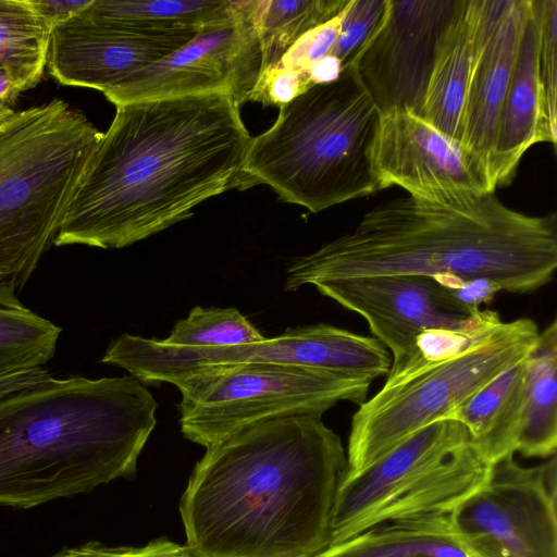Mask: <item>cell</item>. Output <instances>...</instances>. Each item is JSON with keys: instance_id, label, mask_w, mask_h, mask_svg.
I'll return each instance as SVG.
<instances>
[{"instance_id": "33", "label": "cell", "mask_w": 557, "mask_h": 557, "mask_svg": "<svg viewBox=\"0 0 557 557\" xmlns=\"http://www.w3.org/2000/svg\"><path fill=\"white\" fill-rule=\"evenodd\" d=\"M132 547L107 546L99 542H88L83 545L64 548L51 557H123Z\"/></svg>"}, {"instance_id": "9", "label": "cell", "mask_w": 557, "mask_h": 557, "mask_svg": "<svg viewBox=\"0 0 557 557\" xmlns=\"http://www.w3.org/2000/svg\"><path fill=\"white\" fill-rule=\"evenodd\" d=\"M101 361L125 369L143 384L172 383L201 367L235 363L305 367L373 382L388 374L392 357L373 336L319 323L290 327L253 344L210 348H181L122 334L110 343Z\"/></svg>"}, {"instance_id": "19", "label": "cell", "mask_w": 557, "mask_h": 557, "mask_svg": "<svg viewBox=\"0 0 557 557\" xmlns=\"http://www.w3.org/2000/svg\"><path fill=\"white\" fill-rule=\"evenodd\" d=\"M478 45L479 0H458L440 38L419 115L459 143Z\"/></svg>"}, {"instance_id": "3", "label": "cell", "mask_w": 557, "mask_h": 557, "mask_svg": "<svg viewBox=\"0 0 557 557\" xmlns=\"http://www.w3.org/2000/svg\"><path fill=\"white\" fill-rule=\"evenodd\" d=\"M557 268V218L505 206L495 193L441 205L413 197L384 202L348 233L297 258L285 290L388 274L483 278L524 294L548 284Z\"/></svg>"}, {"instance_id": "26", "label": "cell", "mask_w": 557, "mask_h": 557, "mask_svg": "<svg viewBox=\"0 0 557 557\" xmlns=\"http://www.w3.org/2000/svg\"><path fill=\"white\" fill-rule=\"evenodd\" d=\"M348 2L349 0H262L258 15L263 55L262 74L275 69L299 38L338 15Z\"/></svg>"}, {"instance_id": "29", "label": "cell", "mask_w": 557, "mask_h": 557, "mask_svg": "<svg viewBox=\"0 0 557 557\" xmlns=\"http://www.w3.org/2000/svg\"><path fill=\"white\" fill-rule=\"evenodd\" d=\"M389 0H349L344 10L339 35L332 51L343 69L357 60L382 27Z\"/></svg>"}, {"instance_id": "1", "label": "cell", "mask_w": 557, "mask_h": 557, "mask_svg": "<svg viewBox=\"0 0 557 557\" xmlns=\"http://www.w3.org/2000/svg\"><path fill=\"white\" fill-rule=\"evenodd\" d=\"M115 115L62 214L53 244L123 248L253 186L251 136L221 92L132 101Z\"/></svg>"}, {"instance_id": "17", "label": "cell", "mask_w": 557, "mask_h": 557, "mask_svg": "<svg viewBox=\"0 0 557 557\" xmlns=\"http://www.w3.org/2000/svg\"><path fill=\"white\" fill-rule=\"evenodd\" d=\"M469 442L468 431L461 422L438 419L363 471L355 475L344 474L335 496L327 546L357 535L366 517L404 479Z\"/></svg>"}, {"instance_id": "32", "label": "cell", "mask_w": 557, "mask_h": 557, "mask_svg": "<svg viewBox=\"0 0 557 557\" xmlns=\"http://www.w3.org/2000/svg\"><path fill=\"white\" fill-rule=\"evenodd\" d=\"M123 557H193L186 546H181L166 539L149 542L143 547H132Z\"/></svg>"}, {"instance_id": "4", "label": "cell", "mask_w": 557, "mask_h": 557, "mask_svg": "<svg viewBox=\"0 0 557 557\" xmlns=\"http://www.w3.org/2000/svg\"><path fill=\"white\" fill-rule=\"evenodd\" d=\"M158 404L133 376L49 382L0 403V507L30 508L135 473Z\"/></svg>"}, {"instance_id": "36", "label": "cell", "mask_w": 557, "mask_h": 557, "mask_svg": "<svg viewBox=\"0 0 557 557\" xmlns=\"http://www.w3.org/2000/svg\"><path fill=\"white\" fill-rule=\"evenodd\" d=\"M13 113H14V110H12L11 108L0 104V121L7 119L8 116H10Z\"/></svg>"}, {"instance_id": "28", "label": "cell", "mask_w": 557, "mask_h": 557, "mask_svg": "<svg viewBox=\"0 0 557 557\" xmlns=\"http://www.w3.org/2000/svg\"><path fill=\"white\" fill-rule=\"evenodd\" d=\"M536 24V65L544 120L552 144L557 139V0H530Z\"/></svg>"}, {"instance_id": "34", "label": "cell", "mask_w": 557, "mask_h": 557, "mask_svg": "<svg viewBox=\"0 0 557 557\" xmlns=\"http://www.w3.org/2000/svg\"><path fill=\"white\" fill-rule=\"evenodd\" d=\"M27 85L12 71L0 67V104L11 108Z\"/></svg>"}, {"instance_id": "10", "label": "cell", "mask_w": 557, "mask_h": 557, "mask_svg": "<svg viewBox=\"0 0 557 557\" xmlns=\"http://www.w3.org/2000/svg\"><path fill=\"white\" fill-rule=\"evenodd\" d=\"M261 0L233 1L224 17L206 24L184 46L106 94L114 106L150 99L221 92L240 107L262 74L258 29Z\"/></svg>"}, {"instance_id": "6", "label": "cell", "mask_w": 557, "mask_h": 557, "mask_svg": "<svg viewBox=\"0 0 557 557\" xmlns=\"http://www.w3.org/2000/svg\"><path fill=\"white\" fill-rule=\"evenodd\" d=\"M102 135L61 99L0 121V286L23 289Z\"/></svg>"}, {"instance_id": "12", "label": "cell", "mask_w": 557, "mask_h": 557, "mask_svg": "<svg viewBox=\"0 0 557 557\" xmlns=\"http://www.w3.org/2000/svg\"><path fill=\"white\" fill-rule=\"evenodd\" d=\"M314 287L366 320L373 337L392 354L386 380L404 372L423 332L466 329L500 318L496 311L465 305L450 288L423 274L350 277Z\"/></svg>"}, {"instance_id": "5", "label": "cell", "mask_w": 557, "mask_h": 557, "mask_svg": "<svg viewBox=\"0 0 557 557\" xmlns=\"http://www.w3.org/2000/svg\"><path fill=\"white\" fill-rule=\"evenodd\" d=\"M381 115L356 65L347 66L280 107L274 124L251 138L245 171L253 185L313 213L375 194Z\"/></svg>"}, {"instance_id": "18", "label": "cell", "mask_w": 557, "mask_h": 557, "mask_svg": "<svg viewBox=\"0 0 557 557\" xmlns=\"http://www.w3.org/2000/svg\"><path fill=\"white\" fill-rule=\"evenodd\" d=\"M543 141L550 143L537 75L536 24L530 1L490 160V175L495 188L508 185L525 151Z\"/></svg>"}, {"instance_id": "14", "label": "cell", "mask_w": 557, "mask_h": 557, "mask_svg": "<svg viewBox=\"0 0 557 557\" xmlns=\"http://www.w3.org/2000/svg\"><path fill=\"white\" fill-rule=\"evenodd\" d=\"M198 30L97 22L76 14L52 28L46 65L62 85L106 95L187 44Z\"/></svg>"}, {"instance_id": "35", "label": "cell", "mask_w": 557, "mask_h": 557, "mask_svg": "<svg viewBox=\"0 0 557 557\" xmlns=\"http://www.w3.org/2000/svg\"><path fill=\"white\" fill-rule=\"evenodd\" d=\"M343 70L342 63L334 55L330 54L318 63H315L309 71V79L312 85L330 83L341 75Z\"/></svg>"}, {"instance_id": "22", "label": "cell", "mask_w": 557, "mask_h": 557, "mask_svg": "<svg viewBox=\"0 0 557 557\" xmlns=\"http://www.w3.org/2000/svg\"><path fill=\"white\" fill-rule=\"evenodd\" d=\"M557 449V321L540 331L527 358L524 404L516 446L524 457L548 458Z\"/></svg>"}, {"instance_id": "25", "label": "cell", "mask_w": 557, "mask_h": 557, "mask_svg": "<svg viewBox=\"0 0 557 557\" xmlns=\"http://www.w3.org/2000/svg\"><path fill=\"white\" fill-rule=\"evenodd\" d=\"M52 28L28 0H0V67L17 75L28 87L41 79Z\"/></svg>"}, {"instance_id": "8", "label": "cell", "mask_w": 557, "mask_h": 557, "mask_svg": "<svg viewBox=\"0 0 557 557\" xmlns=\"http://www.w3.org/2000/svg\"><path fill=\"white\" fill-rule=\"evenodd\" d=\"M371 381L312 368L235 363L195 369L171 384L182 395L181 431L206 448L269 419L317 414L339 401L361 405Z\"/></svg>"}, {"instance_id": "16", "label": "cell", "mask_w": 557, "mask_h": 557, "mask_svg": "<svg viewBox=\"0 0 557 557\" xmlns=\"http://www.w3.org/2000/svg\"><path fill=\"white\" fill-rule=\"evenodd\" d=\"M529 12L530 0H479V45L466 97L460 144L488 173L499 113Z\"/></svg>"}, {"instance_id": "31", "label": "cell", "mask_w": 557, "mask_h": 557, "mask_svg": "<svg viewBox=\"0 0 557 557\" xmlns=\"http://www.w3.org/2000/svg\"><path fill=\"white\" fill-rule=\"evenodd\" d=\"M28 2L34 11L53 28L78 14L91 0H28Z\"/></svg>"}, {"instance_id": "23", "label": "cell", "mask_w": 557, "mask_h": 557, "mask_svg": "<svg viewBox=\"0 0 557 557\" xmlns=\"http://www.w3.org/2000/svg\"><path fill=\"white\" fill-rule=\"evenodd\" d=\"M62 329L37 314L0 286V371L45 368Z\"/></svg>"}, {"instance_id": "27", "label": "cell", "mask_w": 557, "mask_h": 557, "mask_svg": "<svg viewBox=\"0 0 557 557\" xmlns=\"http://www.w3.org/2000/svg\"><path fill=\"white\" fill-rule=\"evenodd\" d=\"M265 339L235 308L195 307L177 321L165 344L181 348H210L248 345Z\"/></svg>"}, {"instance_id": "13", "label": "cell", "mask_w": 557, "mask_h": 557, "mask_svg": "<svg viewBox=\"0 0 557 557\" xmlns=\"http://www.w3.org/2000/svg\"><path fill=\"white\" fill-rule=\"evenodd\" d=\"M373 166L381 189L399 186L433 203L473 201L496 189L479 159L411 111L381 115Z\"/></svg>"}, {"instance_id": "11", "label": "cell", "mask_w": 557, "mask_h": 557, "mask_svg": "<svg viewBox=\"0 0 557 557\" xmlns=\"http://www.w3.org/2000/svg\"><path fill=\"white\" fill-rule=\"evenodd\" d=\"M453 532L475 557H557L556 457L536 467L513 455L450 513Z\"/></svg>"}, {"instance_id": "21", "label": "cell", "mask_w": 557, "mask_h": 557, "mask_svg": "<svg viewBox=\"0 0 557 557\" xmlns=\"http://www.w3.org/2000/svg\"><path fill=\"white\" fill-rule=\"evenodd\" d=\"M313 557H468L449 515L376 524Z\"/></svg>"}, {"instance_id": "15", "label": "cell", "mask_w": 557, "mask_h": 557, "mask_svg": "<svg viewBox=\"0 0 557 557\" xmlns=\"http://www.w3.org/2000/svg\"><path fill=\"white\" fill-rule=\"evenodd\" d=\"M458 0H389L380 30L356 62L382 114H420L440 38Z\"/></svg>"}, {"instance_id": "2", "label": "cell", "mask_w": 557, "mask_h": 557, "mask_svg": "<svg viewBox=\"0 0 557 557\" xmlns=\"http://www.w3.org/2000/svg\"><path fill=\"white\" fill-rule=\"evenodd\" d=\"M347 470L317 414L247 425L207 448L180 502L193 557H313L330 543Z\"/></svg>"}, {"instance_id": "30", "label": "cell", "mask_w": 557, "mask_h": 557, "mask_svg": "<svg viewBox=\"0 0 557 557\" xmlns=\"http://www.w3.org/2000/svg\"><path fill=\"white\" fill-rule=\"evenodd\" d=\"M344 10L299 38L284 54L277 66L309 76L310 69L332 53L339 35Z\"/></svg>"}, {"instance_id": "20", "label": "cell", "mask_w": 557, "mask_h": 557, "mask_svg": "<svg viewBox=\"0 0 557 557\" xmlns=\"http://www.w3.org/2000/svg\"><path fill=\"white\" fill-rule=\"evenodd\" d=\"M527 358L502 372L444 418L465 425L470 444L491 466L516 453L524 404Z\"/></svg>"}, {"instance_id": "37", "label": "cell", "mask_w": 557, "mask_h": 557, "mask_svg": "<svg viewBox=\"0 0 557 557\" xmlns=\"http://www.w3.org/2000/svg\"><path fill=\"white\" fill-rule=\"evenodd\" d=\"M467 553V552H466ZM467 556L468 557H475L474 555L470 554V553H467Z\"/></svg>"}, {"instance_id": "24", "label": "cell", "mask_w": 557, "mask_h": 557, "mask_svg": "<svg viewBox=\"0 0 557 557\" xmlns=\"http://www.w3.org/2000/svg\"><path fill=\"white\" fill-rule=\"evenodd\" d=\"M232 8L233 0H91L78 14L97 22L199 29Z\"/></svg>"}, {"instance_id": "7", "label": "cell", "mask_w": 557, "mask_h": 557, "mask_svg": "<svg viewBox=\"0 0 557 557\" xmlns=\"http://www.w3.org/2000/svg\"><path fill=\"white\" fill-rule=\"evenodd\" d=\"M540 330L528 318L502 322L459 354L424 367L382 388L351 418L345 475H355L423 426L444 419L536 345Z\"/></svg>"}]
</instances>
